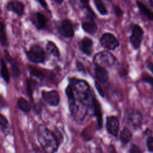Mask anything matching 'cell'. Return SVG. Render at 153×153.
Returning <instances> with one entry per match:
<instances>
[{
	"label": "cell",
	"mask_w": 153,
	"mask_h": 153,
	"mask_svg": "<svg viewBox=\"0 0 153 153\" xmlns=\"http://www.w3.org/2000/svg\"><path fill=\"white\" fill-rule=\"evenodd\" d=\"M132 137V134L129 129L124 127L121 131L120 134V139L123 143L126 144L128 143Z\"/></svg>",
	"instance_id": "21"
},
{
	"label": "cell",
	"mask_w": 153,
	"mask_h": 153,
	"mask_svg": "<svg viewBox=\"0 0 153 153\" xmlns=\"http://www.w3.org/2000/svg\"><path fill=\"white\" fill-rule=\"evenodd\" d=\"M93 62L96 66L104 68L112 67L117 63L116 57L108 51H100L96 54L93 59Z\"/></svg>",
	"instance_id": "4"
},
{
	"label": "cell",
	"mask_w": 153,
	"mask_h": 153,
	"mask_svg": "<svg viewBox=\"0 0 153 153\" xmlns=\"http://www.w3.org/2000/svg\"><path fill=\"white\" fill-rule=\"evenodd\" d=\"M94 74L95 76L98 81L102 83H105L108 81L109 75L108 72L105 68L100 66H96Z\"/></svg>",
	"instance_id": "18"
},
{
	"label": "cell",
	"mask_w": 153,
	"mask_h": 153,
	"mask_svg": "<svg viewBox=\"0 0 153 153\" xmlns=\"http://www.w3.org/2000/svg\"><path fill=\"white\" fill-rule=\"evenodd\" d=\"M0 73L1 77L6 82H8L10 81V74L5 60L3 59H1L0 60Z\"/></svg>",
	"instance_id": "20"
},
{
	"label": "cell",
	"mask_w": 153,
	"mask_h": 153,
	"mask_svg": "<svg viewBox=\"0 0 153 153\" xmlns=\"http://www.w3.org/2000/svg\"><path fill=\"white\" fill-rule=\"evenodd\" d=\"M58 32L65 38H72L74 36V29L71 22L65 19L62 20L58 26Z\"/></svg>",
	"instance_id": "10"
},
{
	"label": "cell",
	"mask_w": 153,
	"mask_h": 153,
	"mask_svg": "<svg viewBox=\"0 0 153 153\" xmlns=\"http://www.w3.org/2000/svg\"><path fill=\"white\" fill-rule=\"evenodd\" d=\"M30 20L34 26L39 30L44 29L47 27L48 19L46 16L41 12H35L31 14Z\"/></svg>",
	"instance_id": "9"
},
{
	"label": "cell",
	"mask_w": 153,
	"mask_h": 153,
	"mask_svg": "<svg viewBox=\"0 0 153 153\" xmlns=\"http://www.w3.org/2000/svg\"><path fill=\"white\" fill-rule=\"evenodd\" d=\"M143 30L139 25H134L132 28L131 34L130 36V41L135 50L139 48L142 41Z\"/></svg>",
	"instance_id": "6"
},
{
	"label": "cell",
	"mask_w": 153,
	"mask_h": 153,
	"mask_svg": "<svg viewBox=\"0 0 153 153\" xmlns=\"http://www.w3.org/2000/svg\"><path fill=\"white\" fill-rule=\"evenodd\" d=\"M137 7L140 12V13L146 17L148 19L150 20H153V13L149 10V9L142 2L137 1L136 2Z\"/></svg>",
	"instance_id": "19"
},
{
	"label": "cell",
	"mask_w": 153,
	"mask_h": 153,
	"mask_svg": "<svg viewBox=\"0 0 153 153\" xmlns=\"http://www.w3.org/2000/svg\"><path fill=\"white\" fill-rule=\"evenodd\" d=\"M100 43L104 48L109 50H115L120 45L116 37L113 34L108 32L102 35L100 38Z\"/></svg>",
	"instance_id": "7"
},
{
	"label": "cell",
	"mask_w": 153,
	"mask_h": 153,
	"mask_svg": "<svg viewBox=\"0 0 153 153\" xmlns=\"http://www.w3.org/2000/svg\"><path fill=\"white\" fill-rule=\"evenodd\" d=\"M41 96L43 100L51 106H56L59 104L60 96L58 92L56 90H43L41 92Z\"/></svg>",
	"instance_id": "11"
},
{
	"label": "cell",
	"mask_w": 153,
	"mask_h": 153,
	"mask_svg": "<svg viewBox=\"0 0 153 153\" xmlns=\"http://www.w3.org/2000/svg\"><path fill=\"white\" fill-rule=\"evenodd\" d=\"M38 142L44 152L52 153L57 151L59 141L56 135L43 124H40L37 129Z\"/></svg>",
	"instance_id": "1"
},
{
	"label": "cell",
	"mask_w": 153,
	"mask_h": 153,
	"mask_svg": "<svg viewBox=\"0 0 153 153\" xmlns=\"http://www.w3.org/2000/svg\"><path fill=\"white\" fill-rule=\"evenodd\" d=\"M152 46H153V42H152Z\"/></svg>",
	"instance_id": "41"
},
{
	"label": "cell",
	"mask_w": 153,
	"mask_h": 153,
	"mask_svg": "<svg viewBox=\"0 0 153 153\" xmlns=\"http://www.w3.org/2000/svg\"><path fill=\"white\" fill-rule=\"evenodd\" d=\"M79 47L82 53L87 56H90L93 52V42L91 39L85 36L79 42Z\"/></svg>",
	"instance_id": "14"
},
{
	"label": "cell",
	"mask_w": 153,
	"mask_h": 153,
	"mask_svg": "<svg viewBox=\"0 0 153 153\" xmlns=\"http://www.w3.org/2000/svg\"><path fill=\"white\" fill-rule=\"evenodd\" d=\"M106 128L108 133L113 136H117L120 128L118 118L115 116H108L106 120Z\"/></svg>",
	"instance_id": "12"
},
{
	"label": "cell",
	"mask_w": 153,
	"mask_h": 153,
	"mask_svg": "<svg viewBox=\"0 0 153 153\" xmlns=\"http://www.w3.org/2000/svg\"><path fill=\"white\" fill-rule=\"evenodd\" d=\"M4 104H5V101H4V99L2 98V97L0 95V108L4 106Z\"/></svg>",
	"instance_id": "36"
},
{
	"label": "cell",
	"mask_w": 153,
	"mask_h": 153,
	"mask_svg": "<svg viewBox=\"0 0 153 153\" xmlns=\"http://www.w3.org/2000/svg\"><path fill=\"white\" fill-rule=\"evenodd\" d=\"M28 59L33 63H43L46 58V54L42 48L39 45H33L26 53Z\"/></svg>",
	"instance_id": "5"
},
{
	"label": "cell",
	"mask_w": 153,
	"mask_h": 153,
	"mask_svg": "<svg viewBox=\"0 0 153 153\" xmlns=\"http://www.w3.org/2000/svg\"><path fill=\"white\" fill-rule=\"evenodd\" d=\"M71 113L77 121H83L88 113V105L76 99L75 97H68Z\"/></svg>",
	"instance_id": "3"
},
{
	"label": "cell",
	"mask_w": 153,
	"mask_h": 153,
	"mask_svg": "<svg viewBox=\"0 0 153 153\" xmlns=\"http://www.w3.org/2000/svg\"><path fill=\"white\" fill-rule=\"evenodd\" d=\"M147 149L149 152H153V136H149L146 142Z\"/></svg>",
	"instance_id": "26"
},
{
	"label": "cell",
	"mask_w": 153,
	"mask_h": 153,
	"mask_svg": "<svg viewBox=\"0 0 153 153\" xmlns=\"http://www.w3.org/2000/svg\"><path fill=\"white\" fill-rule=\"evenodd\" d=\"M149 2H150L151 6L153 7V0H149Z\"/></svg>",
	"instance_id": "40"
},
{
	"label": "cell",
	"mask_w": 153,
	"mask_h": 153,
	"mask_svg": "<svg viewBox=\"0 0 153 153\" xmlns=\"http://www.w3.org/2000/svg\"><path fill=\"white\" fill-rule=\"evenodd\" d=\"M82 4H84V5H87L88 3L89 0H79Z\"/></svg>",
	"instance_id": "38"
},
{
	"label": "cell",
	"mask_w": 153,
	"mask_h": 153,
	"mask_svg": "<svg viewBox=\"0 0 153 153\" xmlns=\"http://www.w3.org/2000/svg\"><path fill=\"white\" fill-rule=\"evenodd\" d=\"M6 10L8 11L14 13L18 16H21L25 13V4L21 1H10L5 5Z\"/></svg>",
	"instance_id": "13"
},
{
	"label": "cell",
	"mask_w": 153,
	"mask_h": 153,
	"mask_svg": "<svg viewBox=\"0 0 153 153\" xmlns=\"http://www.w3.org/2000/svg\"><path fill=\"white\" fill-rule=\"evenodd\" d=\"M8 126V121L5 117L0 114V126L2 128H6Z\"/></svg>",
	"instance_id": "27"
},
{
	"label": "cell",
	"mask_w": 153,
	"mask_h": 153,
	"mask_svg": "<svg viewBox=\"0 0 153 153\" xmlns=\"http://www.w3.org/2000/svg\"><path fill=\"white\" fill-rule=\"evenodd\" d=\"M95 85H96V89L98 90L99 91V93L100 94V95L102 96V97H103L104 96V94L103 93V91H102V89L100 85V84L99 83H97V82H95Z\"/></svg>",
	"instance_id": "35"
},
{
	"label": "cell",
	"mask_w": 153,
	"mask_h": 153,
	"mask_svg": "<svg viewBox=\"0 0 153 153\" xmlns=\"http://www.w3.org/2000/svg\"><path fill=\"white\" fill-rule=\"evenodd\" d=\"M142 81L143 82L149 84L150 85H151L153 87V78L152 77L149 76H145L142 78Z\"/></svg>",
	"instance_id": "32"
},
{
	"label": "cell",
	"mask_w": 153,
	"mask_h": 153,
	"mask_svg": "<svg viewBox=\"0 0 153 153\" xmlns=\"http://www.w3.org/2000/svg\"><path fill=\"white\" fill-rule=\"evenodd\" d=\"M28 70H29L30 74L32 76H35L40 79H42L43 78L44 74L39 69L35 68L34 67H32V66H29L28 68Z\"/></svg>",
	"instance_id": "25"
},
{
	"label": "cell",
	"mask_w": 153,
	"mask_h": 153,
	"mask_svg": "<svg viewBox=\"0 0 153 153\" xmlns=\"http://www.w3.org/2000/svg\"><path fill=\"white\" fill-rule=\"evenodd\" d=\"M5 52V57L7 62H8L11 65V70L12 75L14 77L17 78L20 75V70L19 68V65L18 62L14 59H13L10 54L8 53V51L6 50H4Z\"/></svg>",
	"instance_id": "16"
},
{
	"label": "cell",
	"mask_w": 153,
	"mask_h": 153,
	"mask_svg": "<svg viewBox=\"0 0 153 153\" xmlns=\"http://www.w3.org/2000/svg\"><path fill=\"white\" fill-rule=\"evenodd\" d=\"M5 30V25L0 20V32Z\"/></svg>",
	"instance_id": "37"
},
{
	"label": "cell",
	"mask_w": 153,
	"mask_h": 153,
	"mask_svg": "<svg viewBox=\"0 0 153 153\" xmlns=\"http://www.w3.org/2000/svg\"><path fill=\"white\" fill-rule=\"evenodd\" d=\"M146 66L147 67V68L153 74V63L151 61L147 60L146 62Z\"/></svg>",
	"instance_id": "34"
},
{
	"label": "cell",
	"mask_w": 153,
	"mask_h": 153,
	"mask_svg": "<svg viewBox=\"0 0 153 153\" xmlns=\"http://www.w3.org/2000/svg\"><path fill=\"white\" fill-rule=\"evenodd\" d=\"M47 51L56 57H59L60 51L56 45L52 41H48L46 45Z\"/></svg>",
	"instance_id": "22"
},
{
	"label": "cell",
	"mask_w": 153,
	"mask_h": 153,
	"mask_svg": "<svg viewBox=\"0 0 153 153\" xmlns=\"http://www.w3.org/2000/svg\"><path fill=\"white\" fill-rule=\"evenodd\" d=\"M35 1L38 2L42 8H44L45 10H46L49 13H50V11L49 10V8H48V5L45 0H35Z\"/></svg>",
	"instance_id": "30"
},
{
	"label": "cell",
	"mask_w": 153,
	"mask_h": 153,
	"mask_svg": "<svg viewBox=\"0 0 153 153\" xmlns=\"http://www.w3.org/2000/svg\"><path fill=\"white\" fill-rule=\"evenodd\" d=\"M17 105L21 111L25 112H28L30 110V106L28 102L23 97H20L18 99Z\"/></svg>",
	"instance_id": "23"
},
{
	"label": "cell",
	"mask_w": 153,
	"mask_h": 153,
	"mask_svg": "<svg viewBox=\"0 0 153 153\" xmlns=\"http://www.w3.org/2000/svg\"><path fill=\"white\" fill-rule=\"evenodd\" d=\"M114 11L115 14L117 17H120L123 14V10L118 6H116V5L114 6Z\"/></svg>",
	"instance_id": "31"
},
{
	"label": "cell",
	"mask_w": 153,
	"mask_h": 153,
	"mask_svg": "<svg viewBox=\"0 0 153 153\" xmlns=\"http://www.w3.org/2000/svg\"><path fill=\"white\" fill-rule=\"evenodd\" d=\"M126 119L128 124L133 127L137 128L141 125L142 121V114L137 110H129L126 114Z\"/></svg>",
	"instance_id": "8"
},
{
	"label": "cell",
	"mask_w": 153,
	"mask_h": 153,
	"mask_svg": "<svg viewBox=\"0 0 153 153\" xmlns=\"http://www.w3.org/2000/svg\"><path fill=\"white\" fill-rule=\"evenodd\" d=\"M94 5L99 11L100 14L102 15H106L108 13V11L102 0H94Z\"/></svg>",
	"instance_id": "24"
},
{
	"label": "cell",
	"mask_w": 153,
	"mask_h": 153,
	"mask_svg": "<svg viewBox=\"0 0 153 153\" xmlns=\"http://www.w3.org/2000/svg\"><path fill=\"white\" fill-rule=\"evenodd\" d=\"M26 91L28 96L30 98H32V90L30 81L29 79H27L26 81Z\"/></svg>",
	"instance_id": "28"
},
{
	"label": "cell",
	"mask_w": 153,
	"mask_h": 153,
	"mask_svg": "<svg viewBox=\"0 0 153 153\" xmlns=\"http://www.w3.org/2000/svg\"><path fill=\"white\" fill-rule=\"evenodd\" d=\"M90 107L92 109L93 115L96 118L98 128H100L102 124V114L99 103L97 102L95 97H94L92 100Z\"/></svg>",
	"instance_id": "15"
},
{
	"label": "cell",
	"mask_w": 153,
	"mask_h": 153,
	"mask_svg": "<svg viewBox=\"0 0 153 153\" xmlns=\"http://www.w3.org/2000/svg\"><path fill=\"white\" fill-rule=\"evenodd\" d=\"M76 69L79 71L82 72H85L84 66V65L81 62H76Z\"/></svg>",
	"instance_id": "33"
},
{
	"label": "cell",
	"mask_w": 153,
	"mask_h": 153,
	"mask_svg": "<svg viewBox=\"0 0 153 153\" xmlns=\"http://www.w3.org/2000/svg\"><path fill=\"white\" fill-rule=\"evenodd\" d=\"M74 91L76 99L90 106L94 96L90 93V88L88 82L83 79L72 78L69 84Z\"/></svg>",
	"instance_id": "2"
},
{
	"label": "cell",
	"mask_w": 153,
	"mask_h": 153,
	"mask_svg": "<svg viewBox=\"0 0 153 153\" xmlns=\"http://www.w3.org/2000/svg\"><path fill=\"white\" fill-rule=\"evenodd\" d=\"M82 29L89 34H94L97 30V26L93 18L87 17V19L82 23Z\"/></svg>",
	"instance_id": "17"
},
{
	"label": "cell",
	"mask_w": 153,
	"mask_h": 153,
	"mask_svg": "<svg viewBox=\"0 0 153 153\" xmlns=\"http://www.w3.org/2000/svg\"><path fill=\"white\" fill-rule=\"evenodd\" d=\"M52 1H55L56 2H57L58 4H62V2L63 1V0H52Z\"/></svg>",
	"instance_id": "39"
},
{
	"label": "cell",
	"mask_w": 153,
	"mask_h": 153,
	"mask_svg": "<svg viewBox=\"0 0 153 153\" xmlns=\"http://www.w3.org/2000/svg\"><path fill=\"white\" fill-rule=\"evenodd\" d=\"M128 152L130 153H139L141 152V151L139 148V147L137 146L136 145L131 144L130 147Z\"/></svg>",
	"instance_id": "29"
}]
</instances>
